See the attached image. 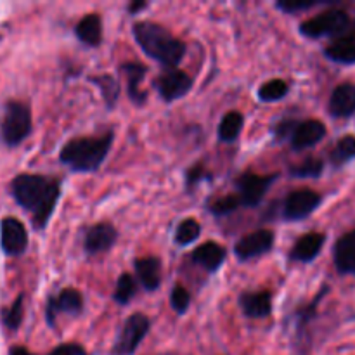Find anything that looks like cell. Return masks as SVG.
<instances>
[{"label":"cell","mask_w":355,"mask_h":355,"mask_svg":"<svg viewBox=\"0 0 355 355\" xmlns=\"http://www.w3.org/2000/svg\"><path fill=\"white\" fill-rule=\"evenodd\" d=\"M49 355H87L85 349L76 343H62V345L55 347Z\"/></svg>","instance_id":"e575fe53"},{"label":"cell","mask_w":355,"mask_h":355,"mask_svg":"<svg viewBox=\"0 0 355 355\" xmlns=\"http://www.w3.org/2000/svg\"><path fill=\"white\" fill-rule=\"evenodd\" d=\"M349 24L350 19L347 16V12H343L340 9H331L319 14V16L304 21L300 26V31L302 35H305L309 38L336 37V35L345 33Z\"/></svg>","instance_id":"5b68a950"},{"label":"cell","mask_w":355,"mask_h":355,"mask_svg":"<svg viewBox=\"0 0 355 355\" xmlns=\"http://www.w3.org/2000/svg\"><path fill=\"white\" fill-rule=\"evenodd\" d=\"M0 248L7 257H19L26 252V227L16 217H6L0 222Z\"/></svg>","instance_id":"ba28073f"},{"label":"cell","mask_w":355,"mask_h":355,"mask_svg":"<svg viewBox=\"0 0 355 355\" xmlns=\"http://www.w3.org/2000/svg\"><path fill=\"white\" fill-rule=\"evenodd\" d=\"M82 311L83 298L80 291L73 290V288H66L59 295L49 298L47 309H45V318H47L49 326H54L58 314L78 315Z\"/></svg>","instance_id":"8fae6325"},{"label":"cell","mask_w":355,"mask_h":355,"mask_svg":"<svg viewBox=\"0 0 355 355\" xmlns=\"http://www.w3.org/2000/svg\"><path fill=\"white\" fill-rule=\"evenodd\" d=\"M276 179L277 175H257V173L252 172L239 175L238 180H236V187H238V196L241 200L243 207H259Z\"/></svg>","instance_id":"52a82bcc"},{"label":"cell","mask_w":355,"mask_h":355,"mask_svg":"<svg viewBox=\"0 0 355 355\" xmlns=\"http://www.w3.org/2000/svg\"><path fill=\"white\" fill-rule=\"evenodd\" d=\"M134 38L139 47L165 66H177L186 54V44L173 37L162 24L139 21L134 24Z\"/></svg>","instance_id":"7a4b0ae2"},{"label":"cell","mask_w":355,"mask_h":355,"mask_svg":"<svg viewBox=\"0 0 355 355\" xmlns=\"http://www.w3.org/2000/svg\"><path fill=\"white\" fill-rule=\"evenodd\" d=\"M116 229L111 224H107V222H101V224H96L94 227H90L89 231H87L83 246H85L87 253L96 255V253L107 252V250L116 243Z\"/></svg>","instance_id":"5bb4252c"},{"label":"cell","mask_w":355,"mask_h":355,"mask_svg":"<svg viewBox=\"0 0 355 355\" xmlns=\"http://www.w3.org/2000/svg\"><path fill=\"white\" fill-rule=\"evenodd\" d=\"M239 305H241L245 315L252 319L267 318L272 311V295L269 291H259V293H243L239 297Z\"/></svg>","instance_id":"ffe728a7"},{"label":"cell","mask_w":355,"mask_h":355,"mask_svg":"<svg viewBox=\"0 0 355 355\" xmlns=\"http://www.w3.org/2000/svg\"><path fill=\"white\" fill-rule=\"evenodd\" d=\"M333 257L338 272L355 276V231L347 232L336 241Z\"/></svg>","instance_id":"e0dca14e"},{"label":"cell","mask_w":355,"mask_h":355,"mask_svg":"<svg viewBox=\"0 0 355 355\" xmlns=\"http://www.w3.org/2000/svg\"><path fill=\"white\" fill-rule=\"evenodd\" d=\"M321 201H322L321 194L315 193V191L312 189L293 191V193L286 198V201H284V207H283L284 218L291 222L307 218L312 211L318 210Z\"/></svg>","instance_id":"9c48e42d"},{"label":"cell","mask_w":355,"mask_h":355,"mask_svg":"<svg viewBox=\"0 0 355 355\" xmlns=\"http://www.w3.org/2000/svg\"><path fill=\"white\" fill-rule=\"evenodd\" d=\"M113 146V132L103 137L73 139L62 146L59 159L73 172H97Z\"/></svg>","instance_id":"3957f363"},{"label":"cell","mask_w":355,"mask_h":355,"mask_svg":"<svg viewBox=\"0 0 355 355\" xmlns=\"http://www.w3.org/2000/svg\"><path fill=\"white\" fill-rule=\"evenodd\" d=\"M329 113L336 118L352 116L355 113V85L342 83L329 97Z\"/></svg>","instance_id":"2e32d148"},{"label":"cell","mask_w":355,"mask_h":355,"mask_svg":"<svg viewBox=\"0 0 355 355\" xmlns=\"http://www.w3.org/2000/svg\"><path fill=\"white\" fill-rule=\"evenodd\" d=\"M156 89H158L159 96L166 103H172V101L184 97L193 89V78L186 71H182V69L172 68L158 76V80H156Z\"/></svg>","instance_id":"30bf717a"},{"label":"cell","mask_w":355,"mask_h":355,"mask_svg":"<svg viewBox=\"0 0 355 355\" xmlns=\"http://www.w3.org/2000/svg\"><path fill=\"white\" fill-rule=\"evenodd\" d=\"M324 170V163L319 158H309L302 162L300 165L291 168V175L300 177V179H318Z\"/></svg>","instance_id":"f546056e"},{"label":"cell","mask_w":355,"mask_h":355,"mask_svg":"<svg viewBox=\"0 0 355 355\" xmlns=\"http://www.w3.org/2000/svg\"><path fill=\"white\" fill-rule=\"evenodd\" d=\"M331 61L340 64H354L355 62V37L352 35H342L336 38L331 45H328L324 51Z\"/></svg>","instance_id":"603a6c76"},{"label":"cell","mask_w":355,"mask_h":355,"mask_svg":"<svg viewBox=\"0 0 355 355\" xmlns=\"http://www.w3.org/2000/svg\"><path fill=\"white\" fill-rule=\"evenodd\" d=\"M148 315L144 314H134L127 319L123 329H121L120 336H118L116 343H114V355H134L135 350L139 349L142 340L146 338L149 331Z\"/></svg>","instance_id":"8992f818"},{"label":"cell","mask_w":355,"mask_h":355,"mask_svg":"<svg viewBox=\"0 0 355 355\" xmlns=\"http://www.w3.org/2000/svg\"><path fill=\"white\" fill-rule=\"evenodd\" d=\"M329 158H331L333 165L335 166H342V165H345V163H349L350 159H354L355 158V137L354 135H345V137L340 139V141L336 142L335 148H333Z\"/></svg>","instance_id":"d4e9b609"},{"label":"cell","mask_w":355,"mask_h":355,"mask_svg":"<svg viewBox=\"0 0 355 355\" xmlns=\"http://www.w3.org/2000/svg\"><path fill=\"white\" fill-rule=\"evenodd\" d=\"M319 3H321L319 0H281V2H277V9L295 14L298 10L312 9V7L319 6Z\"/></svg>","instance_id":"836d02e7"},{"label":"cell","mask_w":355,"mask_h":355,"mask_svg":"<svg viewBox=\"0 0 355 355\" xmlns=\"http://www.w3.org/2000/svg\"><path fill=\"white\" fill-rule=\"evenodd\" d=\"M94 82L99 85V89L103 90V96L106 99L107 107H113L114 103L118 101V96H120V85H118L116 80L110 75H103V76H96Z\"/></svg>","instance_id":"4dcf8cb0"},{"label":"cell","mask_w":355,"mask_h":355,"mask_svg":"<svg viewBox=\"0 0 355 355\" xmlns=\"http://www.w3.org/2000/svg\"><path fill=\"white\" fill-rule=\"evenodd\" d=\"M135 291H137V286H135L134 277L130 274H121L116 283V290H114L113 298L120 305H125L135 297Z\"/></svg>","instance_id":"f1b7e54d"},{"label":"cell","mask_w":355,"mask_h":355,"mask_svg":"<svg viewBox=\"0 0 355 355\" xmlns=\"http://www.w3.org/2000/svg\"><path fill=\"white\" fill-rule=\"evenodd\" d=\"M272 245H274V234L270 231H267V229H262V231L252 232V234L239 239V241L234 245V252L236 255H238V259L250 260L270 252Z\"/></svg>","instance_id":"7c38bea8"},{"label":"cell","mask_w":355,"mask_h":355,"mask_svg":"<svg viewBox=\"0 0 355 355\" xmlns=\"http://www.w3.org/2000/svg\"><path fill=\"white\" fill-rule=\"evenodd\" d=\"M10 193L21 208L30 211L33 227L40 231L54 214L61 186L55 179L35 173H21L10 182Z\"/></svg>","instance_id":"6da1fadb"},{"label":"cell","mask_w":355,"mask_h":355,"mask_svg":"<svg viewBox=\"0 0 355 355\" xmlns=\"http://www.w3.org/2000/svg\"><path fill=\"white\" fill-rule=\"evenodd\" d=\"M135 274L148 291L158 290L162 283V262L156 257H142L134 262Z\"/></svg>","instance_id":"d6986e66"},{"label":"cell","mask_w":355,"mask_h":355,"mask_svg":"<svg viewBox=\"0 0 355 355\" xmlns=\"http://www.w3.org/2000/svg\"><path fill=\"white\" fill-rule=\"evenodd\" d=\"M239 207H243V205H241V200H239L238 194H229V196L215 200L214 203L210 205V211L214 215H217V217H220V215L232 214V211L238 210Z\"/></svg>","instance_id":"1f68e13d"},{"label":"cell","mask_w":355,"mask_h":355,"mask_svg":"<svg viewBox=\"0 0 355 355\" xmlns=\"http://www.w3.org/2000/svg\"><path fill=\"white\" fill-rule=\"evenodd\" d=\"M23 318H24V295L21 293L17 295L16 300H14V304L10 305V307L3 309L2 311V322L7 329L16 331V329H19L21 322H23Z\"/></svg>","instance_id":"484cf974"},{"label":"cell","mask_w":355,"mask_h":355,"mask_svg":"<svg viewBox=\"0 0 355 355\" xmlns=\"http://www.w3.org/2000/svg\"><path fill=\"white\" fill-rule=\"evenodd\" d=\"M225 248L215 241H208L205 245L198 246L193 253V262L203 267L208 272H217L225 260Z\"/></svg>","instance_id":"ac0fdd59"},{"label":"cell","mask_w":355,"mask_h":355,"mask_svg":"<svg viewBox=\"0 0 355 355\" xmlns=\"http://www.w3.org/2000/svg\"><path fill=\"white\" fill-rule=\"evenodd\" d=\"M33 121L31 111L21 101H9L3 110V120L0 125V139L9 148L19 146L31 134Z\"/></svg>","instance_id":"277c9868"},{"label":"cell","mask_w":355,"mask_h":355,"mask_svg":"<svg viewBox=\"0 0 355 355\" xmlns=\"http://www.w3.org/2000/svg\"><path fill=\"white\" fill-rule=\"evenodd\" d=\"M146 6H148V3H146V2H135V3H132V6L128 7V9H130V12L134 14V12H137V10L144 9Z\"/></svg>","instance_id":"74e56055"},{"label":"cell","mask_w":355,"mask_h":355,"mask_svg":"<svg viewBox=\"0 0 355 355\" xmlns=\"http://www.w3.org/2000/svg\"><path fill=\"white\" fill-rule=\"evenodd\" d=\"M75 33L80 42H83L85 45H90V47H97L101 44V40H103V23H101V17L97 14L85 16L76 24Z\"/></svg>","instance_id":"7402d4cb"},{"label":"cell","mask_w":355,"mask_h":355,"mask_svg":"<svg viewBox=\"0 0 355 355\" xmlns=\"http://www.w3.org/2000/svg\"><path fill=\"white\" fill-rule=\"evenodd\" d=\"M121 71L127 76V90L130 99L134 101L135 104H139V106L144 104L148 94L141 90V82L146 75V66L139 64V62H125V64L121 66Z\"/></svg>","instance_id":"44dd1931"},{"label":"cell","mask_w":355,"mask_h":355,"mask_svg":"<svg viewBox=\"0 0 355 355\" xmlns=\"http://www.w3.org/2000/svg\"><path fill=\"white\" fill-rule=\"evenodd\" d=\"M324 243V234H321V232H309V234L302 236V238L295 243L293 250H291L290 253V259L293 260V262H312V260L321 253Z\"/></svg>","instance_id":"9a60e30c"},{"label":"cell","mask_w":355,"mask_h":355,"mask_svg":"<svg viewBox=\"0 0 355 355\" xmlns=\"http://www.w3.org/2000/svg\"><path fill=\"white\" fill-rule=\"evenodd\" d=\"M170 304H172L173 311H175L177 314H184L191 305L189 291L184 286H180V284H177L172 290V295H170Z\"/></svg>","instance_id":"d6a6232c"},{"label":"cell","mask_w":355,"mask_h":355,"mask_svg":"<svg viewBox=\"0 0 355 355\" xmlns=\"http://www.w3.org/2000/svg\"><path fill=\"white\" fill-rule=\"evenodd\" d=\"M200 234H201L200 224H198L194 218H186V220L180 222V225L177 227L175 241L179 243V245L187 246L191 245V243L196 241V239L200 238Z\"/></svg>","instance_id":"83f0119b"},{"label":"cell","mask_w":355,"mask_h":355,"mask_svg":"<svg viewBox=\"0 0 355 355\" xmlns=\"http://www.w3.org/2000/svg\"><path fill=\"white\" fill-rule=\"evenodd\" d=\"M326 135V127L322 121L319 120H305L297 123V127L293 128V134H291V146L297 151L302 149H309L312 146H315L318 142H321Z\"/></svg>","instance_id":"4fadbf2b"},{"label":"cell","mask_w":355,"mask_h":355,"mask_svg":"<svg viewBox=\"0 0 355 355\" xmlns=\"http://www.w3.org/2000/svg\"><path fill=\"white\" fill-rule=\"evenodd\" d=\"M245 125V118L238 111H231L222 118L220 125H218V139L224 142H234L239 137Z\"/></svg>","instance_id":"cb8c5ba5"},{"label":"cell","mask_w":355,"mask_h":355,"mask_svg":"<svg viewBox=\"0 0 355 355\" xmlns=\"http://www.w3.org/2000/svg\"><path fill=\"white\" fill-rule=\"evenodd\" d=\"M205 177H207V172L203 170V166L196 165V166H193L189 172H187V184H189V186H193V184H198L200 180H203Z\"/></svg>","instance_id":"d590c367"},{"label":"cell","mask_w":355,"mask_h":355,"mask_svg":"<svg viewBox=\"0 0 355 355\" xmlns=\"http://www.w3.org/2000/svg\"><path fill=\"white\" fill-rule=\"evenodd\" d=\"M290 87L284 80H270V82L263 83L262 87L259 89V99L262 103H272V101H279L283 99L284 96L288 94Z\"/></svg>","instance_id":"4316f807"},{"label":"cell","mask_w":355,"mask_h":355,"mask_svg":"<svg viewBox=\"0 0 355 355\" xmlns=\"http://www.w3.org/2000/svg\"><path fill=\"white\" fill-rule=\"evenodd\" d=\"M9 355H35V354H31L30 350H26L24 347H12V349L9 350Z\"/></svg>","instance_id":"8d00e7d4"}]
</instances>
